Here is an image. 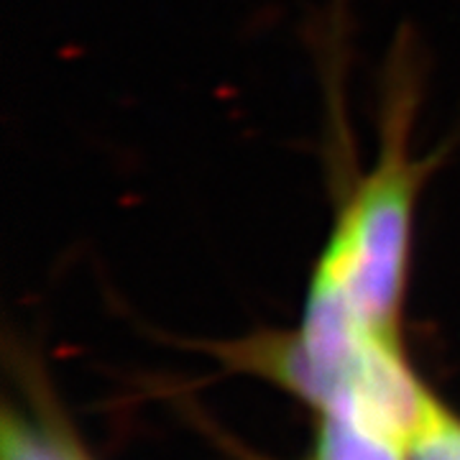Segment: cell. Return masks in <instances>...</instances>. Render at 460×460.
<instances>
[{
  "mask_svg": "<svg viewBox=\"0 0 460 460\" xmlns=\"http://www.w3.org/2000/svg\"><path fill=\"white\" fill-rule=\"evenodd\" d=\"M404 453L394 440L341 414L325 417L317 443V460H404Z\"/></svg>",
  "mask_w": 460,
  "mask_h": 460,
  "instance_id": "6da1fadb",
  "label": "cell"
},
{
  "mask_svg": "<svg viewBox=\"0 0 460 460\" xmlns=\"http://www.w3.org/2000/svg\"><path fill=\"white\" fill-rule=\"evenodd\" d=\"M0 458L3 460H84L80 450L65 443L59 435L39 428L26 417L5 411L0 428Z\"/></svg>",
  "mask_w": 460,
  "mask_h": 460,
  "instance_id": "7a4b0ae2",
  "label": "cell"
},
{
  "mask_svg": "<svg viewBox=\"0 0 460 460\" xmlns=\"http://www.w3.org/2000/svg\"><path fill=\"white\" fill-rule=\"evenodd\" d=\"M407 453L410 460H460V422L438 407L411 438Z\"/></svg>",
  "mask_w": 460,
  "mask_h": 460,
  "instance_id": "3957f363",
  "label": "cell"
}]
</instances>
